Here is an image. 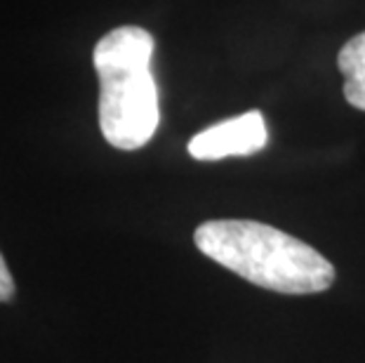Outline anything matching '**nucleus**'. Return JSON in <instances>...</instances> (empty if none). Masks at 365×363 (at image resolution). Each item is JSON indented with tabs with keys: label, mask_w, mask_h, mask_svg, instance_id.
I'll return each instance as SVG.
<instances>
[{
	"label": "nucleus",
	"mask_w": 365,
	"mask_h": 363,
	"mask_svg": "<svg viewBox=\"0 0 365 363\" xmlns=\"http://www.w3.org/2000/svg\"><path fill=\"white\" fill-rule=\"evenodd\" d=\"M14 297V279L5 265V257L0 255V302H10Z\"/></svg>",
	"instance_id": "5"
},
{
	"label": "nucleus",
	"mask_w": 365,
	"mask_h": 363,
	"mask_svg": "<svg viewBox=\"0 0 365 363\" xmlns=\"http://www.w3.org/2000/svg\"><path fill=\"white\" fill-rule=\"evenodd\" d=\"M337 66L344 76V97L354 109L365 111V31L339 50Z\"/></svg>",
	"instance_id": "4"
},
{
	"label": "nucleus",
	"mask_w": 365,
	"mask_h": 363,
	"mask_svg": "<svg viewBox=\"0 0 365 363\" xmlns=\"http://www.w3.org/2000/svg\"><path fill=\"white\" fill-rule=\"evenodd\" d=\"M153 36L142 26H118L99 38L92 52L99 78V128L123 151L142 149L160 123L153 78Z\"/></svg>",
	"instance_id": "2"
},
{
	"label": "nucleus",
	"mask_w": 365,
	"mask_h": 363,
	"mask_svg": "<svg viewBox=\"0 0 365 363\" xmlns=\"http://www.w3.org/2000/svg\"><path fill=\"white\" fill-rule=\"evenodd\" d=\"M269 142V130L259 111H247L236 118L222 121L217 126L191 137L189 153L196 160H222L229 156H250L264 149Z\"/></svg>",
	"instance_id": "3"
},
{
	"label": "nucleus",
	"mask_w": 365,
	"mask_h": 363,
	"mask_svg": "<svg viewBox=\"0 0 365 363\" xmlns=\"http://www.w3.org/2000/svg\"><path fill=\"white\" fill-rule=\"evenodd\" d=\"M193 241L217 265L267 290L309 295L335 281V267L312 245L255 220L203 222Z\"/></svg>",
	"instance_id": "1"
}]
</instances>
